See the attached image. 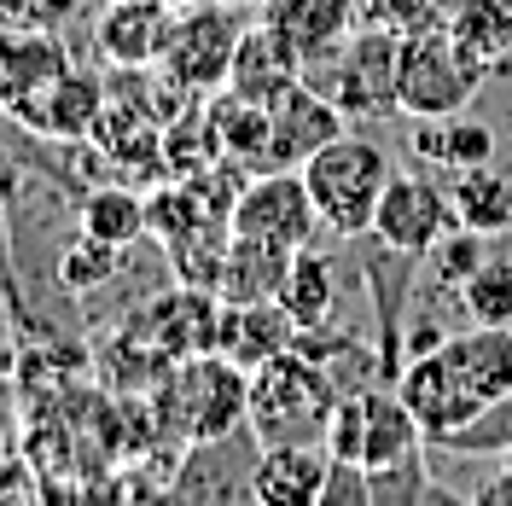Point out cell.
I'll return each mask as SVG.
<instances>
[{
  "label": "cell",
  "mask_w": 512,
  "mask_h": 506,
  "mask_svg": "<svg viewBox=\"0 0 512 506\" xmlns=\"http://www.w3.org/2000/svg\"><path fill=\"white\" fill-rule=\"evenodd\" d=\"M414 158L437 163V169H448V175L478 169V163H495V128L466 123V111H460V117H419Z\"/></svg>",
  "instance_id": "cell-22"
},
{
  "label": "cell",
  "mask_w": 512,
  "mask_h": 506,
  "mask_svg": "<svg viewBox=\"0 0 512 506\" xmlns=\"http://www.w3.org/2000/svg\"><path fill=\"white\" fill-rule=\"evenodd\" d=\"M483 256H489V239H483V233L448 227L443 239L431 245V274H437V285H454V291H460V285L483 268Z\"/></svg>",
  "instance_id": "cell-27"
},
{
  "label": "cell",
  "mask_w": 512,
  "mask_h": 506,
  "mask_svg": "<svg viewBox=\"0 0 512 506\" xmlns=\"http://www.w3.org/2000/svg\"><path fill=\"white\" fill-rule=\"evenodd\" d=\"M245 408H251V373L239 361H227L222 349L187 355L169 379L163 413L187 443H210L227 431H245Z\"/></svg>",
  "instance_id": "cell-5"
},
{
  "label": "cell",
  "mask_w": 512,
  "mask_h": 506,
  "mask_svg": "<svg viewBox=\"0 0 512 506\" xmlns=\"http://www.w3.org/2000/svg\"><path fill=\"white\" fill-rule=\"evenodd\" d=\"M82 233H88V239H105V245H117V251H128L140 233H152V222H146V198L128 192V187L88 192V204H82Z\"/></svg>",
  "instance_id": "cell-25"
},
{
  "label": "cell",
  "mask_w": 512,
  "mask_h": 506,
  "mask_svg": "<svg viewBox=\"0 0 512 506\" xmlns=\"http://www.w3.org/2000/svg\"><path fill=\"white\" fill-rule=\"evenodd\" d=\"M448 198H454L460 227H472V233H483V239L512 233V175H501L495 163L460 169V175L448 181Z\"/></svg>",
  "instance_id": "cell-23"
},
{
  "label": "cell",
  "mask_w": 512,
  "mask_h": 506,
  "mask_svg": "<svg viewBox=\"0 0 512 506\" xmlns=\"http://www.w3.org/2000/svg\"><path fill=\"white\" fill-rule=\"evenodd\" d=\"M204 117H210L216 146H222V158L233 169H245V175L268 169V105L262 99H245V94H233V88H222L204 105Z\"/></svg>",
  "instance_id": "cell-20"
},
{
  "label": "cell",
  "mask_w": 512,
  "mask_h": 506,
  "mask_svg": "<svg viewBox=\"0 0 512 506\" xmlns=\"http://www.w3.org/2000/svg\"><path fill=\"white\" fill-rule=\"evenodd\" d=\"M105 99H111V88H105L99 76H88V70H64L59 82L41 94V105L24 117V128L53 134V140H88L94 123H99V111H105Z\"/></svg>",
  "instance_id": "cell-19"
},
{
  "label": "cell",
  "mask_w": 512,
  "mask_h": 506,
  "mask_svg": "<svg viewBox=\"0 0 512 506\" xmlns=\"http://www.w3.org/2000/svg\"><path fill=\"white\" fill-rule=\"evenodd\" d=\"M495 70L483 59H472L448 24L437 30L402 35V53H396V111L402 117H460L472 99L483 94Z\"/></svg>",
  "instance_id": "cell-4"
},
{
  "label": "cell",
  "mask_w": 512,
  "mask_h": 506,
  "mask_svg": "<svg viewBox=\"0 0 512 506\" xmlns=\"http://www.w3.org/2000/svg\"><path fill=\"white\" fill-rule=\"evenodd\" d=\"M239 18H233V6L222 0H204V6H181L175 12V30L163 41V59L158 70L175 82V88H187L192 99L216 94L227 88V70H233V53H239Z\"/></svg>",
  "instance_id": "cell-7"
},
{
  "label": "cell",
  "mask_w": 512,
  "mask_h": 506,
  "mask_svg": "<svg viewBox=\"0 0 512 506\" xmlns=\"http://www.w3.org/2000/svg\"><path fill=\"white\" fill-rule=\"evenodd\" d=\"M425 431L414 408L402 402V390H361V472H390L425 460Z\"/></svg>",
  "instance_id": "cell-15"
},
{
  "label": "cell",
  "mask_w": 512,
  "mask_h": 506,
  "mask_svg": "<svg viewBox=\"0 0 512 506\" xmlns=\"http://www.w3.org/2000/svg\"><path fill=\"white\" fill-rule=\"evenodd\" d=\"M117 256H123L117 245H105V239H88V233H82V245H70V251H64L59 274H64V285H70V291H94V285L111 280Z\"/></svg>",
  "instance_id": "cell-29"
},
{
  "label": "cell",
  "mask_w": 512,
  "mask_h": 506,
  "mask_svg": "<svg viewBox=\"0 0 512 506\" xmlns=\"http://www.w3.org/2000/svg\"><path fill=\"white\" fill-rule=\"evenodd\" d=\"M396 390L431 443H454L512 402V326H472L443 338L431 355L402 361Z\"/></svg>",
  "instance_id": "cell-1"
},
{
  "label": "cell",
  "mask_w": 512,
  "mask_h": 506,
  "mask_svg": "<svg viewBox=\"0 0 512 506\" xmlns=\"http://www.w3.org/2000/svg\"><path fill=\"white\" fill-rule=\"evenodd\" d=\"M286 268H291V251H286V245L245 239V233H227L222 274H216V297H222V303H268V297H280Z\"/></svg>",
  "instance_id": "cell-18"
},
{
  "label": "cell",
  "mask_w": 512,
  "mask_h": 506,
  "mask_svg": "<svg viewBox=\"0 0 512 506\" xmlns=\"http://www.w3.org/2000/svg\"><path fill=\"white\" fill-rule=\"evenodd\" d=\"M227 233H245V239H268V245L303 251L320 233V210H315V198H309L303 169H262V175H251V181L239 187V198H233Z\"/></svg>",
  "instance_id": "cell-8"
},
{
  "label": "cell",
  "mask_w": 512,
  "mask_h": 506,
  "mask_svg": "<svg viewBox=\"0 0 512 506\" xmlns=\"http://www.w3.org/2000/svg\"><path fill=\"white\" fill-rule=\"evenodd\" d=\"M344 123L350 117L332 105L326 88H315L309 76L291 82L286 94L268 105V169H303L326 140L344 134Z\"/></svg>",
  "instance_id": "cell-10"
},
{
  "label": "cell",
  "mask_w": 512,
  "mask_h": 506,
  "mask_svg": "<svg viewBox=\"0 0 512 506\" xmlns=\"http://www.w3.org/2000/svg\"><path fill=\"white\" fill-rule=\"evenodd\" d=\"M291 82H303V59H297L268 24H256V30L239 35V53H233V70H227V88H233V94L274 105Z\"/></svg>",
  "instance_id": "cell-17"
},
{
  "label": "cell",
  "mask_w": 512,
  "mask_h": 506,
  "mask_svg": "<svg viewBox=\"0 0 512 506\" xmlns=\"http://www.w3.org/2000/svg\"><path fill=\"white\" fill-rule=\"evenodd\" d=\"M338 373L315 361L309 349H280L274 361L251 367V408L245 425L262 448L274 443H326V425L338 408Z\"/></svg>",
  "instance_id": "cell-2"
},
{
  "label": "cell",
  "mask_w": 512,
  "mask_h": 506,
  "mask_svg": "<svg viewBox=\"0 0 512 506\" xmlns=\"http://www.w3.org/2000/svg\"><path fill=\"white\" fill-rule=\"evenodd\" d=\"M448 30L454 41L483 59L489 70H507L512 59V0H454L448 6Z\"/></svg>",
  "instance_id": "cell-24"
},
{
  "label": "cell",
  "mask_w": 512,
  "mask_h": 506,
  "mask_svg": "<svg viewBox=\"0 0 512 506\" xmlns=\"http://www.w3.org/2000/svg\"><path fill=\"white\" fill-rule=\"evenodd\" d=\"M76 6H82V0H30V30L59 35L64 24L76 18Z\"/></svg>",
  "instance_id": "cell-30"
},
{
  "label": "cell",
  "mask_w": 512,
  "mask_h": 506,
  "mask_svg": "<svg viewBox=\"0 0 512 506\" xmlns=\"http://www.w3.org/2000/svg\"><path fill=\"white\" fill-rule=\"evenodd\" d=\"M175 12L181 6H169V0H105L94 18V53L111 70H140V64L158 70Z\"/></svg>",
  "instance_id": "cell-12"
},
{
  "label": "cell",
  "mask_w": 512,
  "mask_h": 506,
  "mask_svg": "<svg viewBox=\"0 0 512 506\" xmlns=\"http://www.w3.org/2000/svg\"><path fill=\"white\" fill-rule=\"evenodd\" d=\"M291 320H297V332H315V326H332V309H338V268L326 262L320 251H291V268L286 280H280V297H274Z\"/></svg>",
  "instance_id": "cell-21"
},
{
  "label": "cell",
  "mask_w": 512,
  "mask_h": 506,
  "mask_svg": "<svg viewBox=\"0 0 512 506\" xmlns=\"http://www.w3.org/2000/svg\"><path fill=\"white\" fill-rule=\"evenodd\" d=\"M478 506H512V460H501V472L478 483Z\"/></svg>",
  "instance_id": "cell-31"
},
{
  "label": "cell",
  "mask_w": 512,
  "mask_h": 506,
  "mask_svg": "<svg viewBox=\"0 0 512 506\" xmlns=\"http://www.w3.org/2000/svg\"><path fill=\"white\" fill-rule=\"evenodd\" d=\"M448 227H460L454 198H448L431 175L396 169L390 187H384V198H379V216H373V239H379L390 256H431V245L443 239Z\"/></svg>",
  "instance_id": "cell-9"
},
{
  "label": "cell",
  "mask_w": 512,
  "mask_h": 506,
  "mask_svg": "<svg viewBox=\"0 0 512 506\" xmlns=\"http://www.w3.org/2000/svg\"><path fill=\"white\" fill-rule=\"evenodd\" d=\"M460 309L478 326H512V256H483V268L460 285Z\"/></svg>",
  "instance_id": "cell-26"
},
{
  "label": "cell",
  "mask_w": 512,
  "mask_h": 506,
  "mask_svg": "<svg viewBox=\"0 0 512 506\" xmlns=\"http://www.w3.org/2000/svg\"><path fill=\"white\" fill-rule=\"evenodd\" d=\"M326 477H332L326 443H274V448L256 454L251 501H262V506H320Z\"/></svg>",
  "instance_id": "cell-14"
},
{
  "label": "cell",
  "mask_w": 512,
  "mask_h": 506,
  "mask_svg": "<svg viewBox=\"0 0 512 506\" xmlns=\"http://www.w3.org/2000/svg\"><path fill=\"white\" fill-rule=\"evenodd\" d=\"M64 70H70V59H64L59 35H47V30H0V105H6L18 123L41 105V94L59 82Z\"/></svg>",
  "instance_id": "cell-13"
},
{
  "label": "cell",
  "mask_w": 512,
  "mask_h": 506,
  "mask_svg": "<svg viewBox=\"0 0 512 506\" xmlns=\"http://www.w3.org/2000/svg\"><path fill=\"white\" fill-rule=\"evenodd\" d=\"M396 175V163L373 134H338L326 140L315 158L303 163V181H309V198L320 210V227L338 233V239H361L373 233V216H379V198Z\"/></svg>",
  "instance_id": "cell-3"
},
{
  "label": "cell",
  "mask_w": 512,
  "mask_h": 506,
  "mask_svg": "<svg viewBox=\"0 0 512 506\" xmlns=\"http://www.w3.org/2000/svg\"><path fill=\"white\" fill-rule=\"evenodd\" d=\"M507 460H512V448H507Z\"/></svg>",
  "instance_id": "cell-34"
},
{
  "label": "cell",
  "mask_w": 512,
  "mask_h": 506,
  "mask_svg": "<svg viewBox=\"0 0 512 506\" xmlns=\"http://www.w3.org/2000/svg\"><path fill=\"white\" fill-rule=\"evenodd\" d=\"M262 24L303 59L309 76L361 30V0H262Z\"/></svg>",
  "instance_id": "cell-11"
},
{
  "label": "cell",
  "mask_w": 512,
  "mask_h": 506,
  "mask_svg": "<svg viewBox=\"0 0 512 506\" xmlns=\"http://www.w3.org/2000/svg\"><path fill=\"white\" fill-rule=\"evenodd\" d=\"M396 53H402V35L361 24L332 59L309 70V82L326 88L344 117H384L396 111Z\"/></svg>",
  "instance_id": "cell-6"
},
{
  "label": "cell",
  "mask_w": 512,
  "mask_h": 506,
  "mask_svg": "<svg viewBox=\"0 0 512 506\" xmlns=\"http://www.w3.org/2000/svg\"><path fill=\"white\" fill-rule=\"evenodd\" d=\"M361 24H379L390 35H419L448 24V0H361Z\"/></svg>",
  "instance_id": "cell-28"
},
{
  "label": "cell",
  "mask_w": 512,
  "mask_h": 506,
  "mask_svg": "<svg viewBox=\"0 0 512 506\" xmlns=\"http://www.w3.org/2000/svg\"><path fill=\"white\" fill-rule=\"evenodd\" d=\"M0 30H30V0H0Z\"/></svg>",
  "instance_id": "cell-32"
},
{
  "label": "cell",
  "mask_w": 512,
  "mask_h": 506,
  "mask_svg": "<svg viewBox=\"0 0 512 506\" xmlns=\"http://www.w3.org/2000/svg\"><path fill=\"white\" fill-rule=\"evenodd\" d=\"M169 6H192V0H169Z\"/></svg>",
  "instance_id": "cell-33"
},
{
  "label": "cell",
  "mask_w": 512,
  "mask_h": 506,
  "mask_svg": "<svg viewBox=\"0 0 512 506\" xmlns=\"http://www.w3.org/2000/svg\"><path fill=\"white\" fill-rule=\"evenodd\" d=\"M297 344V320L268 297V303H222V326H216V349L227 361H239L245 373L274 361L280 349Z\"/></svg>",
  "instance_id": "cell-16"
}]
</instances>
